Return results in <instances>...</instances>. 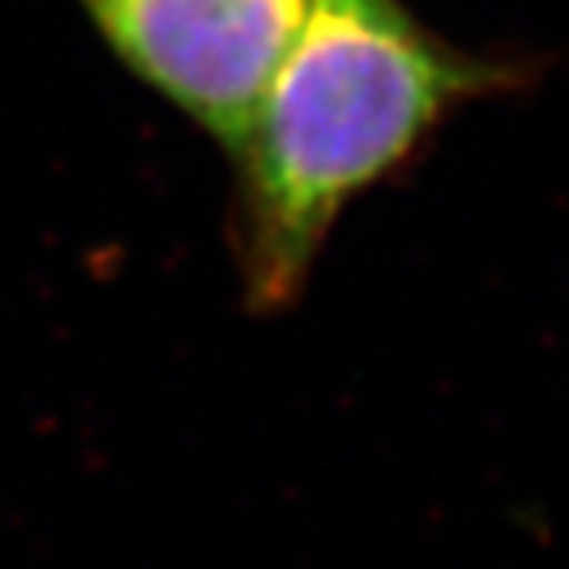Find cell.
<instances>
[{"mask_svg": "<svg viewBox=\"0 0 569 569\" xmlns=\"http://www.w3.org/2000/svg\"><path fill=\"white\" fill-rule=\"evenodd\" d=\"M130 74L237 156L311 0H74Z\"/></svg>", "mask_w": 569, "mask_h": 569, "instance_id": "obj_2", "label": "cell"}, {"mask_svg": "<svg viewBox=\"0 0 569 569\" xmlns=\"http://www.w3.org/2000/svg\"><path fill=\"white\" fill-rule=\"evenodd\" d=\"M515 82L507 63L459 52L403 0H311L233 156L237 256L256 311L300 296L359 192L459 104Z\"/></svg>", "mask_w": 569, "mask_h": 569, "instance_id": "obj_1", "label": "cell"}]
</instances>
